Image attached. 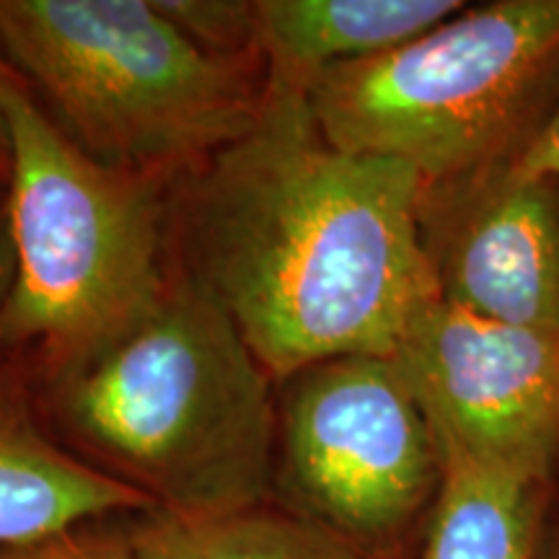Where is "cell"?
<instances>
[{
	"label": "cell",
	"mask_w": 559,
	"mask_h": 559,
	"mask_svg": "<svg viewBox=\"0 0 559 559\" xmlns=\"http://www.w3.org/2000/svg\"><path fill=\"white\" fill-rule=\"evenodd\" d=\"M179 260L275 383L317 362L396 347L438 298L407 164L334 148L306 91L264 81L239 140L181 174Z\"/></svg>",
	"instance_id": "6da1fadb"
},
{
	"label": "cell",
	"mask_w": 559,
	"mask_h": 559,
	"mask_svg": "<svg viewBox=\"0 0 559 559\" xmlns=\"http://www.w3.org/2000/svg\"><path fill=\"white\" fill-rule=\"evenodd\" d=\"M41 373L60 443L153 513L205 519L272 502L275 379L177 264L135 324Z\"/></svg>",
	"instance_id": "7a4b0ae2"
},
{
	"label": "cell",
	"mask_w": 559,
	"mask_h": 559,
	"mask_svg": "<svg viewBox=\"0 0 559 559\" xmlns=\"http://www.w3.org/2000/svg\"><path fill=\"white\" fill-rule=\"evenodd\" d=\"M0 47L75 145L158 181L239 140L264 94L251 58L200 47L156 0H0Z\"/></svg>",
	"instance_id": "3957f363"
},
{
	"label": "cell",
	"mask_w": 559,
	"mask_h": 559,
	"mask_svg": "<svg viewBox=\"0 0 559 559\" xmlns=\"http://www.w3.org/2000/svg\"><path fill=\"white\" fill-rule=\"evenodd\" d=\"M5 122L16 270L0 349H32L50 370L117 337L164 293L169 200L158 179L75 145L21 75L5 88Z\"/></svg>",
	"instance_id": "277c9868"
},
{
	"label": "cell",
	"mask_w": 559,
	"mask_h": 559,
	"mask_svg": "<svg viewBox=\"0 0 559 559\" xmlns=\"http://www.w3.org/2000/svg\"><path fill=\"white\" fill-rule=\"evenodd\" d=\"M557 73L559 0H498L319 75L306 96L334 148L400 160L436 185L515 156Z\"/></svg>",
	"instance_id": "5b68a950"
},
{
	"label": "cell",
	"mask_w": 559,
	"mask_h": 559,
	"mask_svg": "<svg viewBox=\"0 0 559 559\" xmlns=\"http://www.w3.org/2000/svg\"><path fill=\"white\" fill-rule=\"evenodd\" d=\"M272 502L379 559L432 508L440 449L394 358L349 355L280 381Z\"/></svg>",
	"instance_id": "8992f818"
},
{
	"label": "cell",
	"mask_w": 559,
	"mask_h": 559,
	"mask_svg": "<svg viewBox=\"0 0 559 559\" xmlns=\"http://www.w3.org/2000/svg\"><path fill=\"white\" fill-rule=\"evenodd\" d=\"M394 362L438 443L544 481L559 449V334L438 296L412 319Z\"/></svg>",
	"instance_id": "52a82bcc"
},
{
	"label": "cell",
	"mask_w": 559,
	"mask_h": 559,
	"mask_svg": "<svg viewBox=\"0 0 559 559\" xmlns=\"http://www.w3.org/2000/svg\"><path fill=\"white\" fill-rule=\"evenodd\" d=\"M419 228L440 298L559 334V179L523 171L510 156L425 185Z\"/></svg>",
	"instance_id": "ba28073f"
},
{
	"label": "cell",
	"mask_w": 559,
	"mask_h": 559,
	"mask_svg": "<svg viewBox=\"0 0 559 559\" xmlns=\"http://www.w3.org/2000/svg\"><path fill=\"white\" fill-rule=\"evenodd\" d=\"M120 513H153V506L66 449L41 419L19 362L0 358V547Z\"/></svg>",
	"instance_id": "9c48e42d"
},
{
	"label": "cell",
	"mask_w": 559,
	"mask_h": 559,
	"mask_svg": "<svg viewBox=\"0 0 559 559\" xmlns=\"http://www.w3.org/2000/svg\"><path fill=\"white\" fill-rule=\"evenodd\" d=\"M461 0H254L264 81L306 91L319 75L407 45L456 16Z\"/></svg>",
	"instance_id": "30bf717a"
},
{
	"label": "cell",
	"mask_w": 559,
	"mask_h": 559,
	"mask_svg": "<svg viewBox=\"0 0 559 559\" xmlns=\"http://www.w3.org/2000/svg\"><path fill=\"white\" fill-rule=\"evenodd\" d=\"M440 487L417 559H534L539 479L438 443Z\"/></svg>",
	"instance_id": "8fae6325"
},
{
	"label": "cell",
	"mask_w": 559,
	"mask_h": 559,
	"mask_svg": "<svg viewBox=\"0 0 559 559\" xmlns=\"http://www.w3.org/2000/svg\"><path fill=\"white\" fill-rule=\"evenodd\" d=\"M130 536L138 559H370L277 502L205 519L140 513Z\"/></svg>",
	"instance_id": "7c38bea8"
},
{
	"label": "cell",
	"mask_w": 559,
	"mask_h": 559,
	"mask_svg": "<svg viewBox=\"0 0 559 559\" xmlns=\"http://www.w3.org/2000/svg\"><path fill=\"white\" fill-rule=\"evenodd\" d=\"M156 5L205 50L228 58H257L254 0H156Z\"/></svg>",
	"instance_id": "4fadbf2b"
},
{
	"label": "cell",
	"mask_w": 559,
	"mask_h": 559,
	"mask_svg": "<svg viewBox=\"0 0 559 559\" xmlns=\"http://www.w3.org/2000/svg\"><path fill=\"white\" fill-rule=\"evenodd\" d=\"M0 559H138L130 526H107L91 521L39 542L0 547Z\"/></svg>",
	"instance_id": "5bb4252c"
},
{
	"label": "cell",
	"mask_w": 559,
	"mask_h": 559,
	"mask_svg": "<svg viewBox=\"0 0 559 559\" xmlns=\"http://www.w3.org/2000/svg\"><path fill=\"white\" fill-rule=\"evenodd\" d=\"M513 160L523 171L559 179V96Z\"/></svg>",
	"instance_id": "9a60e30c"
},
{
	"label": "cell",
	"mask_w": 559,
	"mask_h": 559,
	"mask_svg": "<svg viewBox=\"0 0 559 559\" xmlns=\"http://www.w3.org/2000/svg\"><path fill=\"white\" fill-rule=\"evenodd\" d=\"M13 243H11V223H9V194L0 187V319H3L5 304H9L13 288Z\"/></svg>",
	"instance_id": "2e32d148"
},
{
	"label": "cell",
	"mask_w": 559,
	"mask_h": 559,
	"mask_svg": "<svg viewBox=\"0 0 559 559\" xmlns=\"http://www.w3.org/2000/svg\"><path fill=\"white\" fill-rule=\"evenodd\" d=\"M16 70L5 58L3 47H0V187L9 185L11 171V140H9V122H5V88L16 79Z\"/></svg>",
	"instance_id": "e0dca14e"
}]
</instances>
